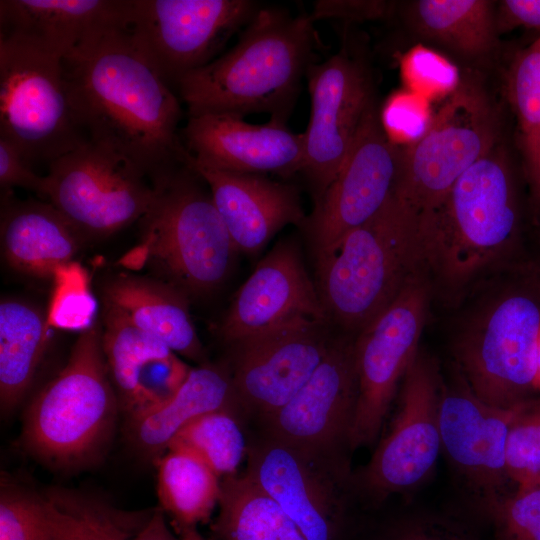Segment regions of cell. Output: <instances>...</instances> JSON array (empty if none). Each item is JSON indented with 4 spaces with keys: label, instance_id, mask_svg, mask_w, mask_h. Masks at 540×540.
Segmentation results:
<instances>
[{
    "label": "cell",
    "instance_id": "obj_1",
    "mask_svg": "<svg viewBox=\"0 0 540 540\" xmlns=\"http://www.w3.org/2000/svg\"><path fill=\"white\" fill-rule=\"evenodd\" d=\"M88 140L131 161L155 184L187 163L179 98L133 42L129 29L98 33L63 58Z\"/></svg>",
    "mask_w": 540,
    "mask_h": 540
},
{
    "label": "cell",
    "instance_id": "obj_2",
    "mask_svg": "<svg viewBox=\"0 0 540 540\" xmlns=\"http://www.w3.org/2000/svg\"><path fill=\"white\" fill-rule=\"evenodd\" d=\"M519 155L502 138L452 185L437 208L420 213L422 270L431 287L460 296L507 261L531 222Z\"/></svg>",
    "mask_w": 540,
    "mask_h": 540
},
{
    "label": "cell",
    "instance_id": "obj_3",
    "mask_svg": "<svg viewBox=\"0 0 540 540\" xmlns=\"http://www.w3.org/2000/svg\"><path fill=\"white\" fill-rule=\"evenodd\" d=\"M310 14L260 7L237 44L176 84L188 116L269 113L285 123L316 42Z\"/></svg>",
    "mask_w": 540,
    "mask_h": 540
},
{
    "label": "cell",
    "instance_id": "obj_4",
    "mask_svg": "<svg viewBox=\"0 0 540 540\" xmlns=\"http://www.w3.org/2000/svg\"><path fill=\"white\" fill-rule=\"evenodd\" d=\"M419 225L420 212L394 191L375 215L316 257L330 323L357 335L423 271Z\"/></svg>",
    "mask_w": 540,
    "mask_h": 540
},
{
    "label": "cell",
    "instance_id": "obj_5",
    "mask_svg": "<svg viewBox=\"0 0 540 540\" xmlns=\"http://www.w3.org/2000/svg\"><path fill=\"white\" fill-rule=\"evenodd\" d=\"M201 180L187 162L154 184L157 196L141 220V243L123 261L132 269L148 265L154 277L188 298L218 289L237 252Z\"/></svg>",
    "mask_w": 540,
    "mask_h": 540
},
{
    "label": "cell",
    "instance_id": "obj_6",
    "mask_svg": "<svg viewBox=\"0 0 540 540\" xmlns=\"http://www.w3.org/2000/svg\"><path fill=\"white\" fill-rule=\"evenodd\" d=\"M119 406L103 347L101 322L80 332L63 368L38 392L23 421L22 441L55 467L90 460L112 430Z\"/></svg>",
    "mask_w": 540,
    "mask_h": 540
},
{
    "label": "cell",
    "instance_id": "obj_7",
    "mask_svg": "<svg viewBox=\"0 0 540 540\" xmlns=\"http://www.w3.org/2000/svg\"><path fill=\"white\" fill-rule=\"evenodd\" d=\"M539 331L540 278L503 289L470 316L455 340L460 376L495 407L531 399Z\"/></svg>",
    "mask_w": 540,
    "mask_h": 540
},
{
    "label": "cell",
    "instance_id": "obj_8",
    "mask_svg": "<svg viewBox=\"0 0 540 540\" xmlns=\"http://www.w3.org/2000/svg\"><path fill=\"white\" fill-rule=\"evenodd\" d=\"M0 138L31 163H48L88 140L63 59L0 36Z\"/></svg>",
    "mask_w": 540,
    "mask_h": 540
},
{
    "label": "cell",
    "instance_id": "obj_9",
    "mask_svg": "<svg viewBox=\"0 0 540 540\" xmlns=\"http://www.w3.org/2000/svg\"><path fill=\"white\" fill-rule=\"evenodd\" d=\"M502 138V117L487 91L474 79H462L423 135L400 147L395 192L420 213L434 210Z\"/></svg>",
    "mask_w": 540,
    "mask_h": 540
},
{
    "label": "cell",
    "instance_id": "obj_10",
    "mask_svg": "<svg viewBox=\"0 0 540 540\" xmlns=\"http://www.w3.org/2000/svg\"><path fill=\"white\" fill-rule=\"evenodd\" d=\"M45 179L44 196L84 239L142 220L157 196L131 161L91 140L50 162Z\"/></svg>",
    "mask_w": 540,
    "mask_h": 540
},
{
    "label": "cell",
    "instance_id": "obj_11",
    "mask_svg": "<svg viewBox=\"0 0 540 540\" xmlns=\"http://www.w3.org/2000/svg\"><path fill=\"white\" fill-rule=\"evenodd\" d=\"M432 287L416 273L395 300L354 339L357 400L348 436L351 447L378 436L402 380L419 352Z\"/></svg>",
    "mask_w": 540,
    "mask_h": 540
},
{
    "label": "cell",
    "instance_id": "obj_12",
    "mask_svg": "<svg viewBox=\"0 0 540 540\" xmlns=\"http://www.w3.org/2000/svg\"><path fill=\"white\" fill-rule=\"evenodd\" d=\"M252 0H133L129 33L167 84L215 59L259 10Z\"/></svg>",
    "mask_w": 540,
    "mask_h": 540
},
{
    "label": "cell",
    "instance_id": "obj_13",
    "mask_svg": "<svg viewBox=\"0 0 540 540\" xmlns=\"http://www.w3.org/2000/svg\"><path fill=\"white\" fill-rule=\"evenodd\" d=\"M399 158L400 147L385 135L374 99L339 172L306 221L316 257L382 208L395 191Z\"/></svg>",
    "mask_w": 540,
    "mask_h": 540
},
{
    "label": "cell",
    "instance_id": "obj_14",
    "mask_svg": "<svg viewBox=\"0 0 540 540\" xmlns=\"http://www.w3.org/2000/svg\"><path fill=\"white\" fill-rule=\"evenodd\" d=\"M442 382L434 360L419 350L400 385L390 430L363 471L367 489L387 495L413 488L430 474L442 449Z\"/></svg>",
    "mask_w": 540,
    "mask_h": 540
},
{
    "label": "cell",
    "instance_id": "obj_15",
    "mask_svg": "<svg viewBox=\"0 0 540 540\" xmlns=\"http://www.w3.org/2000/svg\"><path fill=\"white\" fill-rule=\"evenodd\" d=\"M306 77L311 113L301 173L317 200L339 172L374 95L365 63L345 49L312 63Z\"/></svg>",
    "mask_w": 540,
    "mask_h": 540
},
{
    "label": "cell",
    "instance_id": "obj_16",
    "mask_svg": "<svg viewBox=\"0 0 540 540\" xmlns=\"http://www.w3.org/2000/svg\"><path fill=\"white\" fill-rule=\"evenodd\" d=\"M330 322L297 318L233 344L231 381L237 397L270 415L307 382L334 338Z\"/></svg>",
    "mask_w": 540,
    "mask_h": 540
},
{
    "label": "cell",
    "instance_id": "obj_17",
    "mask_svg": "<svg viewBox=\"0 0 540 540\" xmlns=\"http://www.w3.org/2000/svg\"><path fill=\"white\" fill-rule=\"evenodd\" d=\"M520 404L511 408L487 404L470 390L460 374L456 381L442 382L439 411L442 449L479 493L488 511L508 495L505 443Z\"/></svg>",
    "mask_w": 540,
    "mask_h": 540
},
{
    "label": "cell",
    "instance_id": "obj_18",
    "mask_svg": "<svg viewBox=\"0 0 540 540\" xmlns=\"http://www.w3.org/2000/svg\"><path fill=\"white\" fill-rule=\"evenodd\" d=\"M356 400L354 340L339 337L301 389L266 417L273 438L316 455L348 440Z\"/></svg>",
    "mask_w": 540,
    "mask_h": 540
},
{
    "label": "cell",
    "instance_id": "obj_19",
    "mask_svg": "<svg viewBox=\"0 0 540 540\" xmlns=\"http://www.w3.org/2000/svg\"><path fill=\"white\" fill-rule=\"evenodd\" d=\"M183 137L194 161L223 171L288 177L304 165V134L271 119L255 125L226 113L188 116Z\"/></svg>",
    "mask_w": 540,
    "mask_h": 540
},
{
    "label": "cell",
    "instance_id": "obj_20",
    "mask_svg": "<svg viewBox=\"0 0 540 540\" xmlns=\"http://www.w3.org/2000/svg\"><path fill=\"white\" fill-rule=\"evenodd\" d=\"M297 318L329 322L298 246L293 240H282L236 292L219 334L233 344Z\"/></svg>",
    "mask_w": 540,
    "mask_h": 540
},
{
    "label": "cell",
    "instance_id": "obj_21",
    "mask_svg": "<svg viewBox=\"0 0 540 540\" xmlns=\"http://www.w3.org/2000/svg\"><path fill=\"white\" fill-rule=\"evenodd\" d=\"M102 347L119 406L129 416L170 398L192 367L157 337L102 303Z\"/></svg>",
    "mask_w": 540,
    "mask_h": 540
},
{
    "label": "cell",
    "instance_id": "obj_22",
    "mask_svg": "<svg viewBox=\"0 0 540 540\" xmlns=\"http://www.w3.org/2000/svg\"><path fill=\"white\" fill-rule=\"evenodd\" d=\"M314 456L272 438L251 451L246 474L279 504L306 540H336L342 502L314 466Z\"/></svg>",
    "mask_w": 540,
    "mask_h": 540
},
{
    "label": "cell",
    "instance_id": "obj_23",
    "mask_svg": "<svg viewBox=\"0 0 540 540\" xmlns=\"http://www.w3.org/2000/svg\"><path fill=\"white\" fill-rule=\"evenodd\" d=\"M188 163L208 187L214 205L237 251L255 255L287 225H305L301 198L294 185L264 175Z\"/></svg>",
    "mask_w": 540,
    "mask_h": 540
},
{
    "label": "cell",
    "instance_id": "obj_24",
    "mask_svg": "<svg viewBox=\"0 0 540 540\" xmlns=\"http://www.w3.org/2000/svg\"><path fill=\"white\" fill-rule=\"evenodd\" d=\"M133 0H1L0 36L65 58L90 37L129 29Z\"/></svg>",
    "mask_w": 540,
    "mask_h": 540
},
{
    "label": "cell",
    "instance_id": "obj_25",
    "mask_svg": "<svg viewBox=\"0 0 540 540\" xmlns=\"http://www.w3.org/2000/svg\"><path fill=\"white\" fill-rule=\"evenodd\" d=\"M2 204L1 250L13 270L52 280L58 269L74 262L85 239L52 204L10 196Z\"/></svg>",
    "mask_w": 540,
    "mask_h": 540
},
{
    "label": "cell",
    "instance_id": "obj_26",
    "mask_svg": "<svg viewBox=\"0 0 540 540\" xmlns=\"http://www.w3.org/2000/svg\"><path fill=\"white\" fill-rule=\"evenodd\" d=\"M99 286L102 303L122 311L179 356L199 362L204 359L188 297L180 290L157 277L129 272L108 275Z\"/></svg>",
    "mask_w": 540,
    "mask_h": 540
},
{
    "label": "cell",
    "instance_id": "obj_27",
    "mask_svg": "<svg viewBox=\"0 0 540 540\" xmlns=\"http://www.w3.org/2000/svg\"><path fill=\"white\" fill-rule=\"evenodd\" d=\"M234 396L231 377L219 368L209 365L192 368L170 398L129 416L132 439L148 454H163L185 426L211 411L228 409Z\"/></svg>",
    "mask_w": 540,
    "mask_h": 540
},
{
    "label": "cell",
    "instance_id": "obj_28",
    "mask_svg": "<svg viewBox=\"0 0 540 540\" xmlns=\"http://www.w3.org/2000/svg\"><path fill=\"white\" fill-rule=\"evenodd\" d=\"M405 12L416 34L463 59L486 60L499 47L493 1L418 0Z\"/></svg>",
    "mask_w": 540,
    "mask_h": 540
},
{
    "label": "cell",
    "instance_id": "obj_29",
    "mask_svg": "<svg viewBox=\"0 0 540 540\" xmlns=\"http://www.w3.org/2000/svg\"><path fill=\"white\" fill-rule=\"evenodd\" d=\"M503 92L515 120L513 142L527 187L532 226L540 232V33L511 56Z\"/></svg>",
    "mask_w": 540,
    "mask_h": 540
},
{
    "label": "cell",
    "instance_id": "obj_30",
    "mask_svg": "<svg viewBox=\"0 0 540 540\" xmlns=\"http://www.w3.org/2000/svg\"><path fill=\"white\" fill-rule=\"evenodd\" d=\"M47 313L15 298L0 303V404L2 413L23 400L49 343Z\"/></svg>",
    "mask_w": 540,
    "mask_h": 540
},
{
    "label": "cell",
    "instance_id": "obj_31",
    "mask_svg": "<svg viewBox=\"0 0 540 540\" xmlns=\"http://www.w3.org/2000/svg\"><path fill=\"white\" fill-rule=\"evenodd\" d=\"M217 540H306L279 504L247 474L221 483Z\"/></svg>",
    "mask_w": 540,
    "mask_h": 540
},
{
    "label": "cell",
    "instance_id": "obj_32",
    "mask_svg": "<svg viewBox=\"0 0 540 540\" xmlns=\"http://www.w3.org/2000/svg\"><path fill=\"white\" fill-rule=\"evenodd\" d=\"M219 477L198 457L168 448L157 462L160 508L173 519L179 533L209 520L219 502Z\"/></svg>",
    "mask_w": 540,
    "mask_h": 540
},
{
    "label": "cell",
    "instance_id": "obj_33",
    "mask_svg": "<svg viewBox=\"0 0 540 540\" xmlns=\"http://www.w3.org/2000/svg\"><path fill=\"white\" fill-rule=\"evenodd\" d=\"M171 447L192 453L218 477L231 476L246 450L242 430L229 409L196 418L175 436L168 446Z\"/></svg>",
    "mask_w": 540,
    "mask_h": 540
},
{
    "label": "cell",
    "instance_id": "obj_34",
    "mask_svg": "<svg viewBox=\"0 0 540 540\" xmlns=\"http://www.w3.org/2000/svg\"><path fill=\"white\" fill-rule=\"evenodd\" d=\"M57 531L54 540H126L147 521L118 515L74 496L53 494Z\"/></svg>",
    "mask_w": 540,
    "mask_h": 540
},
{
    "label": "cell",
    "instance_id": "obj_35",
    "mask_svg": "<svg viewBox=\"0 0 540 540\" xmlns=\"http://www.w3.org/2000/svg\"><path fill=\"white\" fill-rule=\"evenodd\" d=\"M56 519L49 496L1 480L0 540H54Z\"/></svg>",
    "mask_w": 540,
    "mask_h": 540
},
{
    "label": "cell",
    "instance_id": "obj_36",
    "mask_svg": "<svg viewBox=\"0 0 540 540\" xmlns=\"http://www.w3.org/2000/svg\"><path fill=\"white\" fill-rule=\"evenodd\" d=\"M505 468L517 487L540 482V400L519 405L506 438Z\"/></svg>",
    "mask_w": 540,
    "mask_h": 540
},
{
    "label": "cell",
    "instance_id": "obj_37",
    "mask_svg": "<svg viewBox=\"0 0 540 540\" xmlns=\"http://www.w3.org/2000/svg\"><path fill=\"white\" fill-rule=\"evenodd\" d=\"M400 75L404 89L430 102L449 97L462 82L454 62L424 45H416L403 54Z\"/></svg>",
    "mask_w": 540,
    "mask_h": 540
},
{
    "label": "cell",
    "instance_id": "obj_38",
    "mask_svg": "<svg viewBox=\"0 0 540 540\" xmlns=\"http://www.w3.org/2000/svg\"><path fill=\"white\" fill-rule=\"evenodd\" d=\"M47 313L51 327L83 331L92 325L95 301L89 290L87 275L72 262L57 270Z\"/></svg>",
    "mask_w": 540,
    "mask_h": 540
},
{
    "label": "cell",
    "instance_id": "obj_39",
    "mask_svg": "<svg viewBox=\"0 0 540 540\" xmlns=\"http://www.w3.org/2000/svg\"><path fill=\"white\" fill-rule=\"evenodd\" d=\"M489 513L500 540H540V482L517 487Z\"/></svg>",
    "mask_w": 540,
    "mask_h": 540
},
{
    "label": "cell",
    "instance_id": "obj_40",
    "mask_svg": "<svg viewBox=\"0 0 540 540\" xmlns=\"http://www.w3.org/2000/svg\"><path fill=\"white\" fill-rule=\"evenodd\" d=\"M430 103L407 89L392 93L379 110L380 123L388 140L399 147L418 140L434 116Z\"/></svg>",
    "mask_w": 540,
    "mask_h": 540
},
{
    "label": "cell",
    "instance_id": "obj_41",
    "mask_svg": "<svg viewBox=\"0 0 540 540\" xmlns=\"http://www.w3.org/2000/svg\"><path fill=\"white\" fill-rule=\"evenodd\" d=\"M394 4L382 0H319L313 4L310 16L313 21L338 19L347 22H364L387 18Z\"/></svg>",
    "mask_w": 540,
    "mask_h": 540
},
{
    "label": "cell",
    "instance_id": "obj_42",
    "mask_svg": "<svg viewBox=\"0 0 540 540\" xmlns=\"http://www.w3.org/2000/svg\"><path fill=\"white\" fill-rule=\"evenodd\" d=\"M45 176L36 174L32 164L9 141L0 138V187L9 192L13 187L45 195Z\"/></svg>",
    "mask_w": 540,
    "mask_h": 540
},
{
    "label": "cell",
    "instance_id": "obj_43",
    "mask_svg": "<svg viewBox=\"0 0 540 540\" xmlns=\"http://www.w3.org/2000/svg\"><path fill=\"white\" fill-rule=\"evenodd\" d=\"M499 34L516 28L535 29L540 33V0H504L496 5Z\"/></svg>",
    "mask_w": 540,
    "mask_h": 540
},
{
    "label": "cell",
    "instance_id": "obj_44",
    "mask_svg": "<svg viewBox=\"0 0 540 540\" xmlns=\"http://www.w3.org/2000/svg\"><path fill=\"white\" fill-rule=\"evenodd\" d=\"M395 540H470L453 523L438 519L416 521L404 529Z\"/></svg>",
    "mask_w": 540,
    "mask_h": 540
},
{
    "label": "cell",
    "instance_id": "obj_45",
    "mask_svg": "<svg viewBox=\"0 0 540 540\" xmlns=\"http://www.w3.org/2000/svg\"><path fill=\"white\" fill-rule=\"evenodd\" d=\"M126 540H180L171 532L164 517V511L159 507L154 510L144 525Z\"/></svg>",
    "mask_w": 540,
    "mask_h": 540
},
{
    "label": "cell",
    "instance_id": "obj_46",
    "mask_svg": "<svg viewBox=\"0 0 540 540\" xmlns=\"http://www.w3.org/2000/svg\"><path fill=\"white\" fill-rule=\"evenodd\" d=\"M180 540H205L196 530V527L183 529L179 532Z\"/></svg>",
    "mask_w": 540,
    "mask_h": 540
},
{
    "label": "cell",
    "instance_id": "obj_47",
    "mask_svg": "<svg viewBox=\"0 0 540 540\" xmlns=\"http://www.w3.org/2000/svg\"><path fill=\"white\" fill-rule=\"evenodd\" d=\"M536 387H537V390H540V331H539L537 358H536Z\"/></svg>",
    "mask_w": 540,
    "mask_h": 540
}]
</instances>
